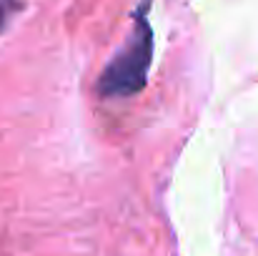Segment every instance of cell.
Wrapping results in <instances>:
<instances>
[{
    "mask_svg": "<svg viewBox=\"0 0 258 256\" xmlns=\"http://www.w3.org/2000/svg\"><path fill=\"white\" fill-rule=\"evenodd\" d=\"M13 10H15V0H0V33H3V28L8 25Z\"/></svg>",
    "mask_w": 258,
    "mask_h": 256,
    "instance_id": "7a4b0ae2",
    "label": "cell"
},
{
    "mask_svg": "<svg viewBox=\"0 0 258 256\" xmlns=\"http://www.w3.org/2000/svg\"><path fill=\"white\" fill-rule=\"evenodd\" d=\"M151 0H143L133 15V28L123 48L105 66L98 93L103 98H128L141 93L148 83V71L153 63V28L148 20Z\"/></svg>",
    "mask_w": 258,
    "mask_h": 256,
    "instance_id": "6da1fadb",
    "label": "cell"
}]
</instances>
